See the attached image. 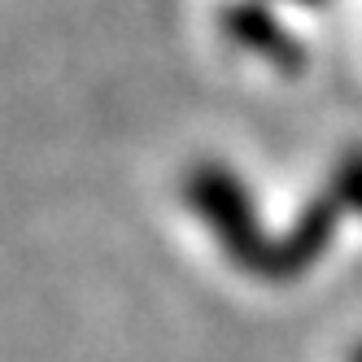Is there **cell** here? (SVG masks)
I'll return each instance as SVG.
<instances>
[{"instance_id": "3", "label": "cell", "mask_w": 362, "mask_h": 362, "mask_svg": "<svg viewBox=\"0 0 362 362\" xmlns=\"http://www.w3.org/2000/svg\"><path fill=\"white\" fill-rule=\"evenodd\" d=\"M341 214H345V201L336 197L332 188L315 192L305 201V210L293 218V227L279 236V267H275V284L284 279H297L305 275L310 267L327 253L336 227H341Z\"/></svg>"}, {"instance_id": "5", "label": "cell", "mask_w": 362, "mask_h": 362, "mask_svg": "<svg viewBox=\"0 0 362 362\" xmlns=\"http://www.w3.org/2000/svg\"><path fill=\"white\" fill-rule=\"evenodd\" d=\"M297 5H323V0H297Z\"/></svg>"}, {"instance_id": "1", "label": "cell", "mask_w": 362, "mask_h": 362, "mask_svg": "<svg viewBox=\"0 0 362 362\" xmlns=\"http://www.w3.org/2000/svg\"><path fill=\"white\" fill-rule=\"evenodd\" d=\"M184 201L201 214V223L214 231V240L231 267H240L245 275L275 279L279 267V240H271L262 223H257L253 197L240 184L236 170H227L218 162H201L184 179Z\"/></svg>"}, {"instance_id": "2", "label": "cell", "mask_w": 362, "mask_h": 362, "mask_svg": "<svg viewBox=\"0 0 362 362\" xmlns=\"http://www.w3.org/2000/svg\"><path fill=\"white\" fill-rule=\"evenodd\" d=\"M218 27H223V35L231 44H240L245 53L262 57L279 74H288V79H297V74L305 70V48H301V40L284 27V22L267 5H257V0H231V5H223Z\"/></svg>"}, {"instance_id": "4", "label": "cell", "mask_w": 362, "mask_h": 362, "mask_svg": "<svg viewBox=\"0 0 362 362\" xmlns=\"http://www.w3.org/2000/svg\"><path fill=\"white\" fill-rule=\"evenodd\" d=\"M332 192L345 201V210L362 214V144H349L332 170Z\"/></svg>"}, {"instance_id": "6", "label": "cell", "mask_w": 362, "mask_h": 362, "mask_svg": "<svg viewBox=\"0 0 362 362\" xmlns=\"http://www.w3.org/2000/svg\"><path fill=\"white\" fill-rule=\"evenodd\" d=\"M354 362H362V345H358V349H354Z\"/></svg>"}]
</instances>
